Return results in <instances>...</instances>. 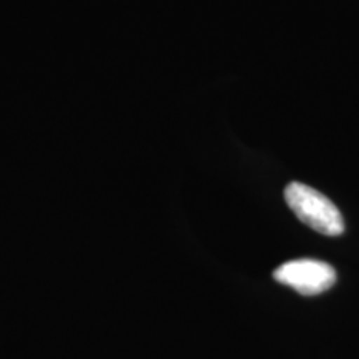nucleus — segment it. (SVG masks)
I'll return each instance as SVG.
<instances>
[{"instance_id":"obj_1","label":"nucleus","mask_w":359,"mask_h":359,"mask_svg":"<svg viewBox=\"0 0 359 359\" xmlns=\"http://www.w3.org/2000/svg\"><path fill=\"white\" fill-rule=\"evenodd\" d=\"M285 200L296 217L314 231L326 236H338L344 231L339 210L330 198L314 188L293 182L286 187Z\"/></svg>"},{"instance_id":"obj_2","label":"nucleus","mask_w":359,"mask_h":359,"mask_svg":"<svg viewBox=\"0 0 359 359\" xmlns=\"http://www.w3.org/2000/svg\"><path fill=\"white\" fill-rule=\"evenodd\" d=\"M273 276L281 285L290 286L304 296L325 293L336 283V271L331 264L306 258L281 264Z\"/></svg>"}]
</instances>
